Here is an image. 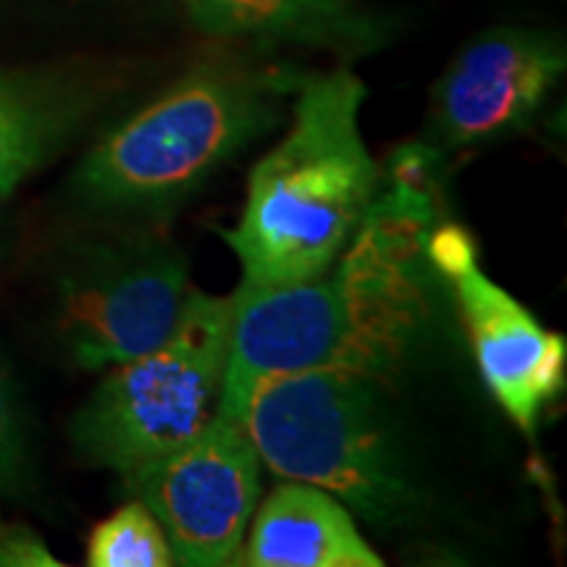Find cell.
I'll list each match as a JSON object with an SVG mask.
<instances>
[{
    "label": "cell",
    "mask_w": 567,
    "mask_h": 567,
    "mask_svg": "<svg viewBox=\"0 0 567 567\" xmlns=\"http://www.w3.org/2000/svg\"><path fill=\"white\" fill-rule=\"evenodd\" d=\"M90 567H168L176 565L166 530L134 496L92 528L87 538Z\"/></svg>",
    "instance_id": "cell-13"
},
{
    "label": "cell",
    "mask_w": 567,
    "mask_h": 567,
    "mask_svg": "<svg viewBox=\"0 0 567 567\" xmlns=\"http://www.w3.org/2000/svg\"><path fill=\"white\" fill-rule=\"evenodd\" d=\"M124 481L158 517L176 565H234L260 502V457L237 421L216 413L200 434Z\"/></svg>",
    "instance_id": "cell-7"
},
{
    "label": "cell",
    "mask_w": 567,
    "mask_h": 567,
    "mask_svg": "<svg viewBox=\"0 0 567 567\" xmlns=\"http://www.w3.org/2000/svg\"><path fill=\"white\" fill-rule=\"evenodd\" d=\"M80 109L61 95L13 80L0 95V197L11 195L53 158L74 130Z\"/></svg>",
    "instance_id": "cell-12"
},
{
    "label": "cell",
    "mask_w": 567,
    "mask_h": 567,
    "mask_svg": "<svg viewBox=\"0 0 567 567\" xmlns=\"http://www.w3.org/2000/svg\"><path fill=\"white\" fill-rule=\"evenodd\" d=\"M337 260L316 279L231 292L229 358L218 413L237 421L274 375L344 368L392 384L434 326L439 279L429 239L439 195L410 147Z\"/></svg>",
    "instance_id": "cell-1"
},
{
    "label": "cell",
    "mask_w": 567,
    "mask_h": 567,
    "mask_svg": "<svg viewBox=\"0 0 567 567\" xmlns=\"http://www.w3.org/2000/svg\"><path fill=\"white\" fill-rule=\"evenodd\" d=\"M429 255L455 297L486 389L517 429L534 434L542 413L565 386V337L544 329L526 305L488 279L463 226L439 221Z\"/></svg>",
    "instance_id": "cell-8"
},
{
    "label": "cell",
    "mask_w": 567,
    "mask_h": 567,
    "mask_svg": "<svg viewBox=\"0 0 567 567\" xmlns=\"http://www.w3.org/2000/svg\"><path fill=\"white\" fill-rule=\"evenodd\" d=\"M203 30L221 38L295 42L347 55L371 53L386 30L360 0H182Z\"/></svg>",
    "instance_id": "cell-11"
},
{
    "label": "cell",
    "mask_w": 567,
    "mask_h": 567,
    "mask_svg": "<svg viewBox=\"0 0 567 567\" xmlns=\"http://www.w3.org/2000/svg\"><path fill=\"white\" fill-rule=\"evenodd\" d=\"M30 488V444L9 373L0 365V494L19 496Z\"/></svg>",
    "instance_id": "cell-14"
},
{
    "label": "cell",
    "mask_w": 567,
    "mask_h": 567,
    "mask_svg": "<svg viewBox=\"0 0 567 567\" xmlns=\"http://www.w3.org/2000/svg\"><path fill=\"white\" fill-rule=\"evenodd\" d=\"M11 82H13V76H0V95L11 87Z\"/></svg>",
    "instance_id": "cell-16"
},
{
    "label": "cell",
    "mask_w": 567,
    "mask_h": 567,
    "mask_svg": "<svg viewBox=\"0 0 567 567\" xmlns=\"http://www.w3.org/2000/svg\"><path fill=\"white\" fill-rule=\"evenodd\" d=\"M365 97L347 66L300 82L292 126L250 172L243 216L224 231L243 287L316 279L358 231L384 182L360 132Z\"/></svg>",
    "instance_id": "cell-2"
},
{
    "label": "cell",
    "mask_w": 567,
    "mask_h": 567,
    "mask_svg": "<svg viewBox=\"0 0 567 567\" xmlns=\"http://www.w3.org/2000/svg\"><path fill=\"white\" fill-rule=\"evenodd\" d=\"M565 66V42L557 34L520 27L478 34L434 84V137L444 147L513 137L534 122Z\"/></svg>",
    "instance_id": "cell-9"
},
{
    "label": "cell",
    "mask_w": 567,
    "mask_h": 567,
    "mask_svg": "<svg viewBox=\"0 0 567 567\" xmlns=\"http://www.w3.org/2000/svg\"><path fill=\"white\" fill-rule=\"evenodd\" d=\"M234 565L245 567H381L337 496L287 481L255 507Z\"/></svg>",
    "instance_id": "cell-10"
},
{
    "label": "cell",
    "mask_w": 567,
    "mask_h": 567,
    "mask_svg": "<svg viewBox=\"0 0 567 567\" xmlns=\"http://www.w3.org/2000/svg\"><path fill=\"white\" fill-rule=\"evenodd\" d=\"M287 74L203 61L84 155L74 189L92 208L166 213L274 130Z\"/></svg>",
    "instance_id": "cell-3"
},
{
    "label": "cell",
    "mask_w": 567,
    "mask_h": 567,
    "mask_svg": "<svg viewBox=\"0 0 567 567\" xmlns=\"http://www.w3.org/2000/svg\"><path fill=\"white\" fill-rule=\"evenodd\" d=\"M389 386L344 368L274 375L247 394L237 423L279 478L323 488L373 526H402L421 492L389 425Z\"/></svg>",
    "instance_id": "cell-4"
},
{
    "label": "cell",
    "mask_w": 567,
    "mask_h": 567,
    "mask_svg": "<svg viewBox=\"0 0 567 567\" xmlns=\"http://www.w3.org/2000/svg\"><path fill=\"white\" fill-rule=\"evenodd\" d=\"M229 331L231 295L193 289L166 342L105 371L71 423L74 450L124 478L200 434L221 405Z\"/></svg>",
    "instance_id": "cell-5"
},
{
    "label": "cell",
    "mask_w": 567,
    "mask_h": 567,
    "mask_svg": "<svg viewBox=\"0 0 567 567\" xmlns=\"http://www.w3.org/2000/svg\"><path fill=\"white\" fill-rule=\"evenodd\" d=\"M189 292L187 258L158 231L84 247L59 279V331L71 363L109 371L155 350L179 326Z\"/></svg>",
    "instance_id": "cell-6"
},
{
    "label": "cell",
    "mask_w": 567,
    "mask_h": 567,
    "mask_svg": "<svg viewBox=\"0 0 567 567\" xmlns=\"http://www.w3.org/2000/svg\"><path fill=\"white\" fill-rule=\"evenodd\" d=\"M48 544L21 523L0 517V567H59Z\"/></svg>",
    "instance_id": "cell-15"
}]
</instances>
